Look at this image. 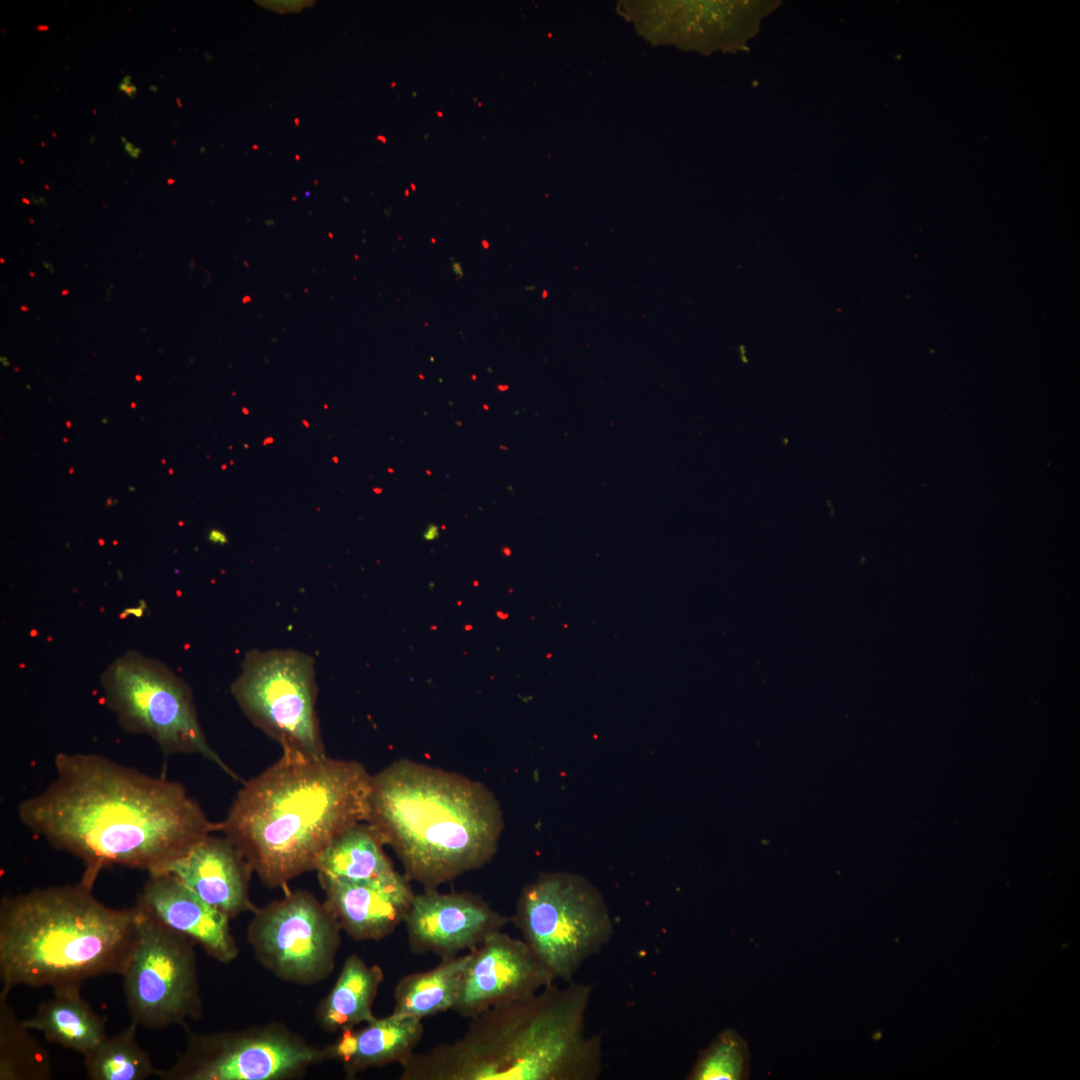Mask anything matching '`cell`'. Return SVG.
<instances>
[{"mask_svg":"<svg viewBox=\"0 0 1080 1080\" xmlns=\"http://www.w3.org/2000/svg\"><path fill=\"white\" fill-rule=\"evenodd\" d=\"M36 30L37 31H44V30L46 31V30H48V27L46 25H39V26L36 27Z\"/></svg>","mask_w":1080,"mask_h":1080,"instance_id":"83f0119b","label":"cell"},{"mask_svg":"<svg viewBox=\"0 0 1080 1080\" xmlns=\"http://www.w3.org/2000/svg\"><path fill=\"white\" fill-rule=\"evenodd\" d=\"M750 1053L747 1042L731 1028L721 1031L698 1053L688 1080H744L749 1078Z\"/></svg>","mask_w":1080,"mask_h":1080,"instance_id":"cb8c5ba5","label":"cell"},{"mask_svg":"<svg viewBox=\"0 0 1080 1080\" xmlns=\"http://www.w3.org/2000/svg\"><path fill=\"white\" fill-rule=\"evenodd\" d=\"M440 536L439 527L435 524H430L424 531L422 537L425 541H433Z\"/></svg>","mask_w":1080,"mask_h":1080,"instance_id":"d4e9b609","label":"cell"},{"mask_svg":"<svg viewBox=\"0 0 1080 1080\" xmlns=\"http://www.w3.org/2000/svg\"><path fill=\"white\" fill-rule=\"evenodd\" d=\"M138 909L100 902L93 885L35 888L0 902V982L17 986H81L83 981L121 975L133 949Z\"/></svg>","mask_w":1080,"mask_h":1080,"instance_id":"5b68a950","label":"cell"},{"mask_svg":"<svg viewBox=\"0 0 1080 1080\" xmlns=\"http://www.w3.org/2000/svg\"><path fill=\"white\" fill-rule=\"evenodd\" d=\"M50 784L18 805L20 822L85 866L94 885L109 866L164 873L220 831L185 787L95 753L59 752Z\"/></svg>","mask_w":1080,"mask_h":1080,"instance_id":"6da1fadb","label":"cell"},{"mask_svg":"<svg viewBox=\"0 0 1080 1080\" xmlns=\"http://www.w3.org/2000/svg\"><path fill=\"white\" fill-rule=\"evenodd\" d=\"M372 777L358 761L283 752L239 789L220 831L265 885L284 887L367 821Z\"/></svg>","mask_w":1080,"mask_h":1080,"instance_id":"7a4b0ae2","label":"cell"},{"mask_svg":"<svg viewBox=\"0 0 1080 1080\" xmlns=\"http://www.w3.org/2000/svg\"><path fill=\"white\" fill-rule=\"evenodd\" d=\"M148 875L135 903L138 907L200 945L218 962L227 964L238 957L228 916L198 897L173 874Z\"/></svg>","mask_w":1080,"mask_h":1080,"instance_id":"5bb4252c","label":"cell"},{"mask_svg":"<svg viewBox=\"0 0 1080 1080\" xmlns=\"http://www.w3.org/2000/svg\"><path fill=\"white\" fill-rule=\"evenodd\" d=\"M166 872L230 919L257 908L249 895L253 871L224 835L218 837L212 833L204 837Z\"/></svg>","mask_w":1080,"mask_h":1080,"instance_id":"9a60e30c","label":"cell"},{"mask_svg":"<svg viewBox=\"0 0 1080 1080\" xmlns=\"http://www.w3.org/2000/svg\"><path fill=\"white\" fill-rule=\"evenodd\" d=\"M138 1025L131 1023L113 1037H106L85 1054L83 1065L91 1080H144L159 1076L147 1053L137 1042Z\"/></svg>","mask_w":1080,"mask_h":1080,"instance_id":"603a6c76","label":"cell"},{"mask_svg":"<svg viewBox=\"0 0 1080 1080\" xmlns=\"http://www.w3.org/2000/svg\"><path fill=\"white\" fill-rule=\"evenodd\" d=\"M102 686L124 730L149 736L166 756L200 755L241 781L208 743L191 689L167 667L127 655L103 675Z\"/></svg>","mask_w":1080,"mask_h":1080,"instance_id":"52a82bcc","label":"cell"},{"mask_svg":"<svg viewBox=\"0 0 1080 1080\" xmlns=\"http://www.w3.org/2000/svg\"><path fill=\"white\" fill-rule=\"evenodd\" d=\"M252 913L247 941L266 970L298 985L316 984L329 977L341 945L342 927L326 900L297 890Z\"/></svg>","mask_w":1080,"mask_h":1080,"instance_id":"8fae6325","label":"cell"},{"mask_svg":"<svg viewBox=\"0 0 1080 1080\" xmlns=\"http://www.w3.org/2000/svg\"><path fill=\"white\" fill-rule=\"evenodd\" d=\"M0 991V1080H50L51 1058Z\"/></svg>","mask_w":1080,"mask_h":1080,"instance_id":"7402d4cb","label":"cell"},{"mask_svg":"<svg viewBox=\"0 0 1080 1080\" xmlns=\"http://www.w3.org/2000/svg\"><path fill=\"white\" fill-rule=\"evenodd\" d=\"M136 907V940L121 974L132 1022L162 1030L199 1020L203 1009L195 943Z\"/></svg>","mask_w":1080,"mask_h":1080,"instance_id":"9c48e42d","label":"cell"},{"mask_svg":"<svg viewBox=\"0 0 1080 1080\" xmlns=\"http://www.w3.org/2000/svg\"><path fill=\"white\" fill-rule=\"evenodd\" d=\"M511 923L556 979L573 981L591 956L614 934L609 907L599 889L579 874L544 872L526 884Z\"/></svg>","mask_w":1080,"mask_h":1080,"instance_id":"8992f818","label":"cell"},{"mask_svg":"<svg viewBox=\"0 0 1080 1080\" xmlns=\"http://www.w3.org/2000/svg\"><path fill=\"white\" fill-rule=\"evenodd\" d=\"M427 474H428V475H430V474H431V472H430L429 470H427Z\"/></svg>","mask_w":1080,"mask_h":1080,"instance_id":"f1b7e54d","label":"cell"},{"mask_svg":"<svg viewBox=\"0 0 1080 1080\" xmlns=\"http://www.w3.org/2000/svg\"><path fill=\"white\" fill-rule=\"evenodd\" d=\"M208 538L212 543H215V544L216 543L217 544H224V543L227 542V538H226L225 534H223L221 531L216 530V529H212L210 531V533L208 535Z\"/></svg>","mask_w":1080,"mask_h":1080,"instance_id":"484cf974","label":"cell"},{"mask_svg":"<svg viewBox=\"0 0 1080 1080\" xmlns=\"http://www.w3.org/2000/svg\"><path fill=\"white\" fill-rule=\"evenodd\" d=\"M384 979L379 965L349 955L327 996L319 1003L315 1020L327 1032H342L375 1019L373 1003Z\"/></svg>","mask_w":1080,"mask_h":1080,"instance_id":"d6986e66","label":"cell"},{"mask_svg":"<svg viewBox=\"0 0 1080 1080\" xmlns=\"http://www.w3.org/2000/svg\"><path fill=\"white\" fill-rule=\"evenodd\" d=\"M231 692L250 722L283 752L326 755L315 708V661L310 655L292 649L251 650Z\"/></svg>","mask_w":1080,"mask_h":1080,"instance_id":"ba28073f","label":"cell"},{"mask_svg":"<svg viewBox=\"0 0 1080 1080\" xmlns=\"http://www.w3.org/2000/svg\"><path fill=\"white\" fill-rule=\"evenodd\" d=\"M589 984L552 983L471 1018L464 1034L401 1066L400 1080H595L602 1041L587 1035Z\"/></svg>","mask_w":1080,"mask_h":1080,"instance_id":"3957f363","label":"cell"},{"mask_svg":"<svg viewBox=\"0 0 1080 1080\" xmlns=\"http://www.w3.org/2000/svg\"><path fill=\"white\" fill-rule=\"evenodd\" d=\"M119 89L130 97H133L137 91V88L130 82H127L126 79H123V82L119 85Z\"/></svg>","mask_w":1080,"mask_h":1080,"instance_id":"4316f807","label":"cell"},{"mask_svg":"<svg viewBox=\"0 0 1080 1080\" xmlns=\"http://www.w3.org/2000/svg\"><path fill=\"white\" fill-rule=\"evenodd\" d=\"M422 1020L391 1013L375 1018L360 1029L351 1028L325 1047L327 1060L339 1061L348 1077L370 1068L402 1064L422 1040Z\"/></svg>","mask_w":1080,"mask_h":1080,"instance_id":"e0dca14e","label":"cell"},{"mask_svg":"<svg viewBox=\"0 0 1080 1080\" xmlns=\"http://www.w3.org/2000/svg\"><path fill=\"white\" fill-rule=\"evenodd\" d=\"M508 923L509 916L492 909L478 895L441 893L437 888L415 894L403 922L413 953L431 952L441 959L474 949Z\"/></svg>","mask_w":1080,"mask_h":1080,"instance_id":"4fadbf2b","label":"cell"},{"mask_svg":"<svg viewBox=\"0 0 1080 1080\" xmlns=\"http://www.w3.org/2000/svg\"><path fill=\"white\" fill-rule=\"evenodd\" d=\"M469 953L452 1008L465 1018L528 997L555 981L523 939L502 930L489 935Z\"/></svg>","mask_w":1080,"mask_h":1080,"instance_id":"7c38bea8","label":"cell"},{"mask_svg":"<svg viewBox=\"0 0 1080 1080\" xmlns=\"http://www.w3.org/2000/svg\"><path fill=\"white\" fill-rule=\"evenodd\" d=\"M319 882L342 930L357 941H378L392 934L404 922L415 896L411 881L399 872L386 879Z\"/></svg>","mask_w":1080,"mask_h":1080,"instance_id":"2e32d148","label":"cell"},{"mask_svg":"<svg viewBox=\"0 0 1080 1080\" xmlns=\"http://www.w3.org/2000/svg\"><path fill=\"white\" fill-rule=\"evenodd\" d=\"M327 1060L317 1047L283 1024L268 1023L212 1033H189L184 1051L160 1080H287Z\"/></svg>","mask_w":1080,"mask_h":1080,"instance_id":"30bf717a","label":"cell"},{"mask_svg":"<svg viewBox=\"0 0 1080 1080\" xmlns=\"http://www.w3.org/2000/svg\"><path fill=\"white\" fill-rule=\"evenodd\" d=\"M366 822L424 889L487 864L504 828L500 804L483 783L409 759L372 777Z\"/></svg>","mask_w":1080,"mask_h":1080,"instance_id":"277c9868","label":"cell"},{"mask_svg":"<svg viewBox=\"0 0 1080 1080\" xmlns=\"http://www.w3.org/2000/svg\"><path fill=\"white\" fill-rule=\"evenodd\" d=\"M81 986L53 989L33 1016L23 1020L30 1030L41 1032L52 1043L85 1055L106 1037L103 1018L81 996Z\"/></svg>","mask_w":1080,"mask_h":1080,"instance_id":"ac0fdd59","label":"cell"},{"mask_svg":"<svg viewBox=\"0 0 1080 1080\" xmlns=\"http://www.w3.org/2000/svg\"><path fill=\"white\" fill-rule=\"evenodd\" d=\"M384 842L368 822L357 823L338 835L322 854L316 870L318 879L360 881L395 876Z\"/></svg>","mask_w":1080,"mask_h":1080,"instance_id":"ffe728a7","label":"cell"},{"mask_svg":"<svg viewBox=\"0 0 1080 1080\" xmlns=\"http://www.w3.org/2000/svg\"><path fill=\"white\" fill-rule=\"evenodd\" d=\"M469 956L443 958L433 969L403 977L394 990L392 1013L422 1020L452 1009Z\"/></svg>","mask_w":1080,"mask_h":1080,"instance_id":"44dd1931","label":"cell"}]
</instances>
